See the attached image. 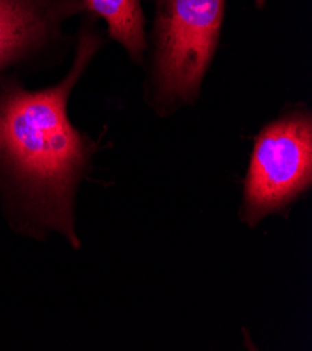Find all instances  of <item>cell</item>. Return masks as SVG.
I'll list each match as a JSON object with an SVG mask.
<instances>
[{"mask_svg": "<svg viewBox=\"0 0 312 351\" xmlns=\"http://www.w3.org/2000/svg\"><path fill=\"white\" fill-rule=\"evenodd\" d=\"M75 53L55 84L29 90L16 76L0 82V212L17 235L62 237L82 248L76 204L98 145L69 117V101L104 45L98 19L83 13Z\"/></svg>", "mask_w": 312, "mask_h": 351, "instance_id": "6da1fadb", "label": "cell"}, {"mask_svg": "<svg viewBox=\"0 0 312 351\" xmlns=\"http://www.w3.org/2000/svg\"><path fill=\"white\" fill-rule=\"evenodd\" d=\"M146 99L157 115L195 104L221 37L227 0H153Z\"/></svg>", "mask_w": 312, "mask_h": 351, "instance_id": "7a4b0ae2", "label": "cell"}, {"mask_svg": "<svg viewBox=\"0 0 312 351\" xmlns=\"http://www.w3.org/2000/svg\"><path fill=\"white\" fill-rule=\"evenodd\" d=\"M312 185V115L300 104L269 122L255 137L239 217L255 227L285 213Z\"/></svg>", "mask_w": 312, "mask_h": 351, "instance_id": "3957f363", "label": "cell"}, {"mask_svg": "<svg viewBox=\"0 0 312 351\" xmlns=\"http://www.w3.org/2000/svg\"><path fill=\"white\" fill-rule=\"evenodd\" d=\"M83 13L82 0H0V82L59 51L64 24Z\"/></svg>", "mask_w": 312, "mask_h": 351, "instance_id": "277c9868", "label": "cell"}, {"mask_svg": "<svg viewBox=\"0 0 312 351\" xmlns=\"http://www.w3.org/2000/svg\"><path fill=\"white\" fill-rule=\"evenodd\" d=\"M82 3L86 13L107 25L108 37L118 43L134 63H143L147 32L142 0H82Z\"/></svg>", "mask_w": 312, "mask_h": 351, "instance_id": "5b68a950", "label": "cell"}, {"mask_svg": "<svg viewBox=\"0 0 312 351\" xmlns=\"http://www.w3.org/2000/svg\"><path fill=\"white\" fill-rule=\"evenodd\" d=\"M255 2H256V5H258V8L259 6H262L265 2H266V0H255Z\"/></svg>", "mask_w": 312, "mask_h": 351, "instance_id": "8992f818", "label": "cell"}]
</instances>
